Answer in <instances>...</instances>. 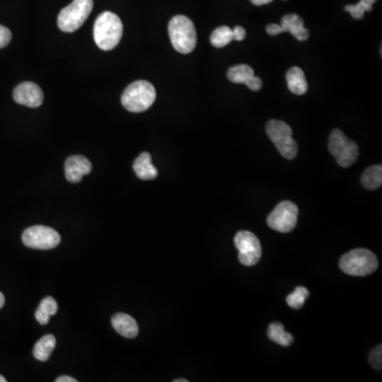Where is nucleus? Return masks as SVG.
I'll use <instances>...</instances> for the list:
<instances>
[{"mask_svg": "<svg viewBox=\"0 0 382 382\" xmlns=\"http://www.w3.org/2000/svg\"><path fill=\"white\" fill-rule=\"evenodd\" d=\"M124 26L122 19L113 12H103L94 22V40L104 51L114 49L122 41Z\"/></svg>", "mask_w": 382, "mask_h": 382, "instance_id": "1", "label": "nucleus"}, {"mask_svg": "<svg viewBox=\"0 0 382 382\" xmlns=\"http://www.w3.org/2000/svg\"><path fill=\"white\" fill-rule=\"evenodd\" d=\"M168 31L171 44L176 51L183 54L194 51L197 46L196 27L187 16L176 15L171 18Z\"/></svg>", "mask_w": 382, "mask_h": 382, "instance_id": "2", "label": "nucleus"}, {"mask_svg": "<svg viewBox=\"0 0 382 382\" xmlns=\"http://www.w3.org/2000/svg\"><path fill=\"white\" fill-rule=\"evenodd\" d=\"M156 99V90L150 82L138 80L124 90L122 103L128 112L142 113L152 106Z\"/></svg>", "mask_w": 382, "mask_h": 382, "instance_id": "3", "label": "nucleus"}, {"mask_svg": "<svg viewBox=\"0 0 382 382\" xmlns=\"http://www.w3.org/2000/svg\"><path fill=\"white\" fill-rule=\"evenodd\" d=\"M377 256L365 249H356L343 255L340 259L339 267L345 274L363 277L372 274L378 269Z\"/></svg>", "mask_w": 382, "mask_h": 382, "instance_id": "4", "label": "nucleus"}, {"mask_svg": "<svg viewBox=\"0 0 382 382\" xmlns=\"http://www.w3.org/2000/svg\"><path fill=\"white\" fill-rule=\"evenodd\" d=\"M94 0H74L60 12L58 26L66 33H72L81 28L92 13Z\"/></svg>", "mask_w": 382, "mask_h": 382, "instance_id": "5", "label": "nucleus"}, {"mask_svg": "<svg viewBox=\"0 0 382 382\" xmlns=\"http://www.w3.org/2000/svg\"><path fill=\"white\" fill-rule=\"evenodd\" d=\"M267 134L276 147L281 156L293 160L297 156L299 146L292 138V128L281 120H270L267 124Z\"/></svg>", "mask_w": 382, "mask_h": 382, "instance_id": "6", "label": "nucleus"}, {"mask_svg": "<svg viewBox=\"0 0 382 382\" xmlns=\"http://www.w3.org/2000/svg\"><path fill=\"white\" fill-rule=\"evenodd\" d=\"M329 152L335 156L338 164L343 168H349L359 156V148L353 140L344 135V133L339 128L331 132L329 142Z\"/></svg>", "mask_w": 382, "mask_h": 382, "instance_id": "7", "label": "nucleus"}, {"mask_svg": "<svg viewBox=\"0 0 382 382\" xmlns=\"http://www.w3.org/2000/svg\"><path fill=\"white\" fill-rule=\"evenodd\" d=\"M24 244L34 250H52L61 242V236L56 229L44 225H34L26 229L22 236Z\"/></svg>", "mask_w": 382, "mask_h": 382, "instance_id": "8", "label": "nucleus"}, {"mask_svg": "<svg viewBox=\"0 0 382 382\" xmlns=\"http://www.w3.org/2000/svg\"><path fill=\"white\" fill-rule=\"evenodd\" d=\"M297 216H299V208L297 204L291 201H283L269 215L267 223L270 229L285 234V233H290L297 226Z\"/></svg>", "mask_w": 382, "mask_h": 382, "instance_id": "9", "label": "nucleus"}, {"mask_svg": "<svg viewBox=\"0 0 382 382\" xmlns=\"http://www.w3.org/2000/svg\"><path fill=\"white\" fill-rule=\"evenodd\" d=\"M235 245L238 249V258L241 265L253 267L261 258V244L256 235L247 231H241L235 236Z\"/></svg>", "mask_w": 382, "mask_h": 382, "instance_id": "10", "label": "nucleus"}, {"mask_svg": "<svg viewBox=\"0 0 382 382\" xmlns=\"http://www.w3.org/2000/svg\"><path fill=\"white\" fill-rule=\"evenodd\" d=\"M265 31L270 35H279L283 32L292 34L297 41H307L309 38V31L304 27V21L297 14H287L281 18V25L271 24L265 28Z\"/></svg>", "mask_w": 382, "mask_h": 382, "instance_id": "11", "label": "nucleus"}, {"mask_svg": "<svg viewBox=\"0 0 382 382\" xmlns=\"http://www.w3.org/2000/svg\"><path fill=\"white\" fill-rule=\"evenodd\" d=\"M13 99L21 106L38 108L44 101L43 90L33 82H23L14 90Z\"/></svg>", "mask_w": 382, "mask_h": 382, "instance_id": "12", "label": "nucleus"}, {"mask_svg": "<svg viewBox=\"0 0 382 382\" xmlns=\"http://www.w3.org/2000/svg\"><path fill=\"white\" fill-rule=\"evenodd\" d=\"M227 79L233 83L245 84L253 92L260 90L263 88L260 78L255 76L253 68L247 64H239L229 68L227 70Z\"/></svg>", "mask_w": 382, "mask_h": 382, "instance_id": "13", "label": "nucleus"}, {"mask_svg": "<svg viewBox=\"0 0 382 382\" xmlns=\"http://www.w3.org/2000/svg\"><path fill=\"white\" fill-rule=\"evenodd\" d=\"M92 163L83 156H70L65 162L66 180L70 183H80L84 176L92 171Z\"/></svg>", "mask_w": 382, "mask_h": 382, "instance_id": "14", "label": "nucleus"}, {"mask_svg": "<svg viewBox=\"0 0 382 382\" xmlns=\"http://www.w3.org/2000/svg\"><path fill=\"white\" fill-rule=\"evenodd\" d=\"M112 325L115 331L126 339H134L140 333L138 322L126 313H116L112 317Z\"/></svg>", "mask_w": 382, "mask_h": 382, "instance_id": "15", "label": "nucleus"}, {"mask_svg": "<svg viewBox=\"0 0 382 382\" xmlns=\"http://www.w3.org/2000/svg\"><path fill=\"white\" fill-rule=\"evenodd\" d=\"M133 169L138 178L142 181L154 180L158 176V169L153 166L151 154L148 152L142 153L138 156L133 164Z\"/></svg>", "mask_w": 382, "mask_h": 382, "instance_id": "16", "label": "nucleus"}, {"mask_svg": "<svg viewBox=\"0 0 382 382\" xmlns=\"http://www.w3.org/2000/svg\"><path fill=\"white\" fill-rule=\"evenodd\" d=\"M289 90L297 96L306 94L308 90V83L306 80L305 74L299 67H292L285 74Z\"/></svg>", "mask_w": 382, "mask_h": 382, "instance_id": "17", "label": "nucleus"}, {"mask_svg": "<svg viewBox=\"0 0 382 382\" xmlns=\"http://www.w3.org/2000/svg\"><path fill=\"white\" fill-rule=\"evenodd\" d=\"M56 340L52 335H44L42 339L38 340L34 345L33 356L38 361L45 362L49 360L54 347H56Z\"/></svg>", "mask_w": 382, "mask_h": 382, "instance_id": "18", "label": "nucleus"}, {"mask_svg": "<svg viewBox=\"0 0 382 382\" xmlns=\"http://www.w3.org/2000/svg\"><path fill=\"white\" fill-rule=\"evenodd\" d=\"M58 303L51 297H45L41 301L38 308L35 311V319L41 325H47L49 323L50 317L58 313Z\"/></svg>", "mask_w": 382, "mask_h": 382, "instance_id": "19", "label": "nucleus"}, {"mask_svg": "<svg viewBox=\"0 0 382 382\" xmlns=\"http://www.w3.org/2000/svg\"><path fill=\"white\" fill-rule=\"evenodd\" d=\"M267 337L271 341L275 342V343L279 344L281 347H290L291 344L294 341V338L291 333H287L285 331V327H283V324L279 323H272L271 324L269 329H267Z\"/></svg>", "mask_w": 382, "mask_h": 382, "instance_id": "20", "label": "nucleus"}, {"mask_svg": "<svg viewBox=\"0 0 382 382\" xmlns=\"http://www.w3.org/2000/svg\"><path fill=\"white\" fill-rule=\"evenodd\" d=\"M362 186L369 190H375L382 185L381 165L369 167L365 171L361 178Z\"/></svg>", "mask_w": 382, "mask_h": 382, "instance_id": "21", "label": "nucleus"}, {"mask_svg": "<svg viewBox=\"0 0 382 382\" xmlns=\"http://www.w3.org/2000/svg\"><path fill=\"white\" fill-rule=\"evenodd\" d=\"M232 41H234V31L227 26L217 28L210 35V43L216 48L225 47Z\"/></svg>", "mask_w": 382, "mask_h": 382, "instance_id": "22", "label": "nucleus"}, {"mask_svg": "<svg viewBox=\"0 0 382 382\" xmlns=\"http://www.w3.org/2000/svg\"><path fill=\"white\" fill-rule=\"evenodd\" d=\"M377 0H360L357 5H349L344 8L345 11L351 14V17L357 21L362 19L365 12H371L373 10V5Z\"/></svg>", "mask_w": 382, "mask_h": 382, "instance_id": "23", "label": "nucleus"}, {"mask_svg": "<svg viewBox=\"0 0 382 382\" xmlns=\"http://www.w3.org/2000/svg\"><path fill=\"white\" fill-rule=\"evenodd\" d=\"M310 292H309L308 289L305 288V287H297L295 288V290L292 293L287 297V304L290 306L291 308L301 309L303 307L304 304H305L306 299H308Z\"/></svg>", "mask_w": 382, "mask_h": 382, "instance_id": "24", "label": "nucleus"}, {"mask_svg": "<svg viewBox=\"0 0 382 382\" xmlns=\"http://www.w3.org/2000/svg\"><path fill=\"white\" fill-rule=\"evenodd\" d=\"M369 361L372 367L376 369H381L382 367V347L378 345L369 353Z\"/></svg>", "mask_w": 382, "mask_h": 382, "instance_id": "25", "label": "nucleus"}, {"mask_svg": "<svg viewBox=\"0 0 382 382\" xmlns=\"http://www.w3.org/2000/svg\"><path fill=\"white\" fill-rule=\"evenodd\" d=\"M12 40V33L7 27L0 25V49L7 47Z\"/></svg>", "mask_w": 382, "mask_h": 382, "instance_id": "26", "label": "nucleus"}, {"mask_svg": "<svg viewBox=\"0 0 382 382\" xmlns=\"http://www.w3.org/2000/svg\"><path fill=\"white\" fill-rule=\"evenodd\" d=\"M233 31H234V41H243L247 35L244 28L240 27V26L235 27Z\"/></svg>", "mask_w": 382, "mask_h": 382, "instance_id": "27", "label": "nucleus"}, {"mask_svg": "<svg viewBox=\"0 0 382 382\" xmlns=\"http://www.w3.org/2000/svg\"><path fill=\"white\" fill-rule=\"evenodd\" d=\"M56 382H76V379L69 377V376H61V377L56 378Z\"/></svg>", "mask_w": 382, "mask_h": 382, "instance_id": "28", "label": "nucleus"}, {"mask_svg": "<svg viewBox=\"0 0 382 382\" xmlns=\"http://www.w3.org/2000/svg\"><path fill=\"white\" fill-rule=\"evenodd\" d=\"M273 0H251V3L255 6H263L267 5V3H272Z\"/></svg>", "mask_w": 382, "mask_h": 382, "instance_id": "29", "label": "nucleus"}, {"mask_svg": "<svg viewBox=\"0 0 382 382\" xmlns=\"http://www.w3.org/2000/svg\"><path fill=\"white\" fill-rule=\"evenodd\" d=\"M5 295L0 292V309L3 308V306H5Z\"/></svg>", "mask_w": 382, "mask_h": 382, "instance_id": "30", "label": "nucleus"}, {"mask_svg": "<svg viewBox=\"0 0 382 382\" xmlns=\"http://www.w3.org/2000/svg\"><path fill=\"white\" fill-rule=\"evenodd\" d=\"M174 382H188V380L183 379V378H181V379L174 380Z\"/></svg>", "mask_w": 382, "mask_h": 382, "instance_id": "31", "label": "nucleus"}, {"mask_svg": "<svg viewBox=\"0 0 382 382\" xmlns=\"http://www.w3.org/2000/svg\"><path fill=\"white\" fill-rule=\"evenodd\" d=\"M6 381H7V379H6V378L3 377V376L0 375V382H6Z\"/></svg>", "mask_w": 382, "mask_h": 382, "instance_id": "32", "label": "nucleus"}]
</instances>
